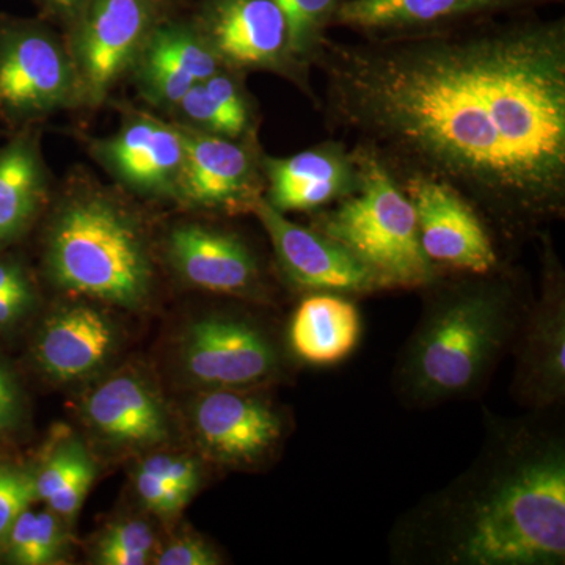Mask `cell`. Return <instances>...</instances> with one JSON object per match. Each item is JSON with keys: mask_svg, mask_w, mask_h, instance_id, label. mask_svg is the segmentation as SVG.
<instances>
[{"mask_svg": "<svg viewBox=\"0 0 565 565\" xmlns=\"http://www.w3.org/2000/svg\"><path fill=\"white\" fill-rule=\"evenodd\" d=\"M141 470L158 476L167 484L193 497L202 484V468L199 460L185 455H154L140 465Z\"/></svg>", "mask_w": 565, "mask_h": 565, "instance_id": "obj_30", "label": "cell"}, {"mask_svg": "<svg viewBox=\"0 0 565 565\" xmlns=\"http://www.w3.org/2000/svg\"><path fill=\"white\" fill-rule=\"evenodd\" d=\"M47 270L55 285L125 308L151 291L147 244L128 212L103 196L66 204L47 237Z\"/></svg>", "mask_w": 565, "mask_h": 565, "instance_id": "obj_5", "label": "cell"}, {"mask_svg": "<svg viewBox=\"0 0 565 565\" xmlns=\"http://www.w3.org/2000/svg\"><path fill=\"white\" fill-rule=\"evenodd\" d=\"M207 93L212 96L223 114L232 121L236 136H243L247 131L248 109L239 88L234 84L232 77L225 76L221 71L203 82Z\"/></svg>", "mask_w": 565, "mask_h": 565, "instance_id": "obj_32", "label": "cell"}, {"mask_svg": "<svg viewBox=\"0 0 565 565\" xmlns=\"http://www.w3.org/2000/svg\"><path fill=\"white\" fill-rule=\"evenodd\" d=\"M35 500V473L17 465L0 463V544L18 516Z\"/></svg>", "mask_w": 565, "mask_h": 565, "instance_id": "obj_28", "label": "cell"}, {"mask_svg": "<svg viewBox=\"0 0 565 565\" xmlns=\"http://www.w3.org/2000/svg\"><path fill=\"white\" fill-rule=\"evenodd\" d=\"M95 470L90 456L79 441L63 445L35 473L36 500L50 501L85 471Z\"/></svg>", "mask_w": 565, "mask_h": 565, "instance_id": "obj_27", "label": "cell"}, {"mask_svg": "<svg viewBox=\"0 0 565 565\" xmlns=\"http://www.w3.org/2000/svg\"><path fill=\"white\" fill-rule=\"evenodd\" d=\"M95 154L121 184L148 196H177L184 147L178 126L134 118L109 139L96 143Z\"/></svg>", "mask_w": 565, "mask_h": 565, "instance_id": "obj_14", "label": "cell"}, {"mask_svg": "<svg viewBox=\"0 0 565 565\" xmlns=\"http://www.w3.org/2000/svg\"><path fill=\"white\" fill-rule=\"evenodd\" d=\"M363 330V315L352 297L307 294L294 308L285 340L294 362L321 370L351 359Z\"/></svg>", "mask_w": 565, "mask_h": 565, "instance_id": "obj_18", "label": "cell"}, {"mask_svg": "<svg viewBox=\"0 0 565 565\" xmlns=\"http://www.w3.org/2000/svg\"><path fill=\"white\" fill-rule=\"evenodd\" d=\"M169 256L182 280L193 288L266 299L258 258L237 234L199 223L177 226L169 236Z\"/></svg>", "mask_w": 565, "mask_h": 565, "instance_id": "obj_13", "label": "cell"}, {"mask_svg": "<svg viewBox=\"0 0 565 565\" xmlns=\"http://www.w3.org/2000/svg\"><path fill=\"white\" fill-rule=\"evenodd\" d=\"M555 412L486 411L470 467L390 531L404 565H564L565 433Z\"/></svg>", "mask_w": 565, "mask_h": 565, "instance_id": "obj_2", "label": "cell"}, {"mask_svg": "<svg viewBox=\"0 0 565 565\" xmlns=\"http://www.w3.org/2000/svg\"><path fill=\"white\" fill-rule=\"evenodd\" d=\"M250 211L266 230L280 273L294 291L338 294L355 300L385 292L377 278L332 237L289 221L259 195Z\"/></svg>", "mask_w": 565, "mask_h": 565, "instance_id": "obj_10", "label": "cell"}, {"mask_svg": "<svg viewBox=\"0 0 565 565\" xmlns=\"http://www.w3.org/2000/svg\"><path fill=\"white\" fill-rule=\"evenodd\" d=\"M542 281L512 344L511 394L527 412L559 411L565 401V274L552 241L542 234Z\"/></svg>", "mask_w": 565, "mask_h": 565, "instance_id": "obj_7", "label": "cell"}, {"mask_svg": "<svg viewBox=\"0 0 565 565\" xmlns=\"http://www.w3.org/2000/svg\"><path fill=\"white\" fill-rule=\"evenodd\" d=\"M18 393L6 367L0 364V434L17 422Z\"/></svg>", "mask_w": 565, "mask_h": 565, "instance_id": "obj_34", "label": "cell"}, {"mask_svg": "<svg viewBox=\"0 0 565 565\" xmlns=\"http://www.w3.org/2000/svg\"><path fill=\"white\" fill-rule=\"evenodd\" d=\"M158 565H217L222 557L214 546L195 535L178 539L154 557Z\"/></svg>", "mask_w": 565, "mask_h": 565, "instance_id": "obj_33", "label": "cell"}, {"mask_svg": "<svg viewBox=\"0 0 565 565\" xmlns=\"http://www.w3.org/2000/svg\"><path fill=\"white\" fill-rule=\"evenodd\" d=\"M151 0H92L74 39L79 93L98 104L120 79L150 35Z\"/></svg>", "mask_w": 565, "mask_h": 565, "instance_id": "obj_12", "label": "cell"}, {"mask_svg": "<svg viewBox=\"0 0 565 565\" xmlns=\"http://www.w3.org/2000/svg\"><path fill=\"white\" fill-rule=\"evenodd\" d=\"M329 117L394 181L456 189L504 239L565 215V22L322 40Z\"/></svg>", "mask_w": 565, "mask_h": 565, "instance_id": "obj_1", "label": "cell"}, {"mask_svg": "<svg viewBox=\"0 0 565 565\" xmlns=\"http://www.w3.org/2000/svg\"><path fill=\"white\" fill-rule=\"evenodd\" d=\"M422 292V316L394 366V394L408 408L475 399L511 352L533 297L503 264L489 274L444 273Z\"/></svg>", "mask_w": 565, "mask_h": 565, "instance_id": "obj_3", "label": "cell"}, {"mask_svg": "<svg viewBox=\"0 0 565 565\" xmlns=\"http://www.w3.org/2000/svg\"><path fill=\"white\" fill-rule=\"evenodd\" d=\"M397 184L414 206L423 250L441 273L489 274L501 266L492 230L456 189L423 177Z\"/></svg>", "mask_w": 565, "mask_h": 565, "instance_id": "obj_11", "label": "cell"}, {"mask_svg": "<svg viewBox=\"0 0 565 565\" xmlns=\"http://www.w3.org/2000/svg\"><path fill=\"white\" fill-rule=\"evenodd\" d=\"M180 128V126H178ZM184 158L177 196L193 207H250V152L228 137L196 128H180Z\"/></svg>", "mask_w": 565, "mask_h": 565, "instance_id": "obj_15", "label": "cell"}, {"mask_svg": "<svg viewBox=\"0 0 565 565\" xmlns=\"http://www.w3.org/2000/svg\"><path fill=\"white\" fill-rule=\"evenodd\" d=\"M156 548V535L140 520L115 523L104 533L96 548V561L104 565H145Z\"/></svg>", "mask_w": 565, "mask_h": 565, "instance_id": "obj_26", "label": "cell"}, {"mask_svg": "<svg viewBox=\"0 0 565 565\" xmlns=\"http://www.w3.org/2000/svg\"><path fill=\"white\" fill-rule=\"evenodd\" d=\"M114 348L115 327L106 315L90 305H70L41 327L35 360L54 381H79L96 373Z\"/></svg>", "mask_w": 565, "mask_h": 565, "instance_id": "obj_19", "label": "cell"}, {"mask_svg": "<svg viewBox=\"0 0 565 565\" xmlns=\"http://www.w3.org/2000/svg\"><path fill=\"white\" fill-rule=\"evenodd\" d=\"M136 490L145 508L161 516L180 514L191 501V497L141 468H137L136 471Z\"/></svg>", "mask_w": 565, "mask_h": 565, "instance_id": "obj_31", "label": "cell"}, {"mask_svg": "<svg viewBox=\"0 0 565 565\" xmlns=\"http://www.w3.org/2000/svg\"><path fill=\"white\" fill-rule=\"evenodd\" d=\"M177 106L195 125L196 129L228 137V139H236L237 136L232 121L223 114L217 103L212 99L203 82L202 84L193 85L191 90L182 96L181 102Z\"/></svg>", "mask_w": 565, "mask_h": 565, "instance_id": "obj_29", "label": "cell"}, {"mask_svg": "<svg viewBox=\"0 0 565 565\" xmlns=\"http://www.w3.org/2000/svg\"><path fill=\"white\" fill-rule=\"evenodd\" d=\"M267 202L280 212H319L340 202L356 188L355 152L343 145L323 143L264 162Z\"/></svg>", "mask_w": 565, "mask_h": 565, "instance_id": "obj_16", "label": "cell"}, {"mask_svg": "<svg viewBox=\"0 0 565 565\" xmlns=\"http://www.w3.org/2000/svg\"><path fill=\"white\" fill-rule=\"evenodd\" d=\"M181 364L199 390L266 388L296 363L286 341L259 319L233 311H212L185 327Z\"/></svg>", "mask_w": 565, "mask_h": 565, "instance_id": "obj_6", "label": "cell"}, {"mask_svg": "<svg viewBox=\"0 0 565 565\" xmlns=\"http://www.w3.org/2000/svg\"><path fill=\"white\" fill-rule=\"evenodd\" d=\"M44 185L35 137L18 134L0 148V245L13 243L29 228L40 210Z\"/></svg>", "mask_w": 565, "mask_h": 565, "instance_id": "obj_23", "label": "cell"}, {"mask_svg": "<svg viewBox=\"0 0 565 565\" xmlns=\"http://www.w3.org/2000/svg\"><path fill=\"white\" fill-rule=\"evenodd\" d=\"M204 40L218 61L237 68H277L291 58L285 18L273 0H217Z\"/></svg>", "mask_w": 565, "mask_h": 565, "instance_id": "obj_17", "label": "cell"}, {"mask_svg": "<svg viewBox=\"0 0 565 565\" xmlns=\"http://www.w3.org/2000/svg\"><path fill=\"white\" fill-rule=\"evenodd\" d=\"M281 11L288 32V52L294 61L315 57L323 29L332 22L341 0H273Z\"/></svg>", "mask_w": 565, "mask_h": 565, "instance_id": "obj_25", "label": "cell"}, {"mask_svg": "<svg viewBox=\"0 0 565 565\" xmlns=\"http://www.w3.org/2000/svg\"><path fill=\"white\" fill-rule=\"evenodd\" d=\"M29 289H32L31 281L20 264L13 259H0V299Z\"/></svg>", "mask_w": 565, "mask_h": 565, "instance_id": "obj_35", "label": "cell"}, {"mask_svg": "<svg viewBox=\"0 0 565 565\" xmlns=\"http://www.w3.org/2000/svg\"><path fill=\"white\" fill-rule=\"evenodd\" d=\"M189 422L206 459L241 470L274 459L289 433L288 414L263 388L200 390Z\"/></svg>", "mask_w": 565, "mask_h": 565, "instance_id": "obj_8", "label": "cell"}, {"mask_svg": "<svg viewBox=\"0 0 565 565\" xmlns=\"http://www.w3.org/2000/svg\"><path fill=\"white\" fill-rule=\"evenodd\" d=\"M61 516L25 509L11 525L2 544L6 559L17 565L57 563L65 548Z\"/></svg>", "mask_w": 565, "mask_h": 565, "instance_id": "obj_24", "label": "cell"}, {"mask_svg": "<svg viewBox=\"0 0 565 565\" xmlns=\"http://www.w3.org/2000/svg\"><path fill=\"white\" fill-rule=\"evenodd\" d=\"M542 2L548 0H341L332 21L353 31L394 35Z\"/></svg>", "mask_w": 565, "mask_h": 565, "instance_id": "obj_22", "label": "cell"}, {"mask_svg": "<svg viewBox=\"0 0 565 565\" xmlns=\"http://www.w3.org/2000/svg\"><path fill=\"white\" fill-rule=\"evenodd\" d=\"M54 2L57 3L58 7H62V9H71V7L76 6L81 0H54Z\"/></svg>", "mask_w": 565, "mask_h": 565, "instance_id": "obj_36", "label": "cell"}, {"mask_svg": "<svg viewBox=\"0 0 565 565\" xmlns=\"http://www.w3.org/2000/svg\"><path fill=\"white\" fill-rule=\"evenodd\" d=\"M79 92L73 58L50 32L0 22V120L22 122L68 106Z\"/></svg>", "mask_w": 565, "mask_h": 565, "instance_id": "obj_9", "label": "cell"}, {"mask_svg": "<svg viewBox=\"0 0 565 565\" xmlns=\"http://www.w3.org/2000/svg\"><path fill=\"white\" fill-rule=\"evenodd\" d=\"M136 63L141 90L152 102L174 106L193 85L221 71V61L207 41L180 25L150 32Z\"/></svg>", "mask_w": 565, "mask_h": 565, "instance_id": "obj_21", "label": "cell"}, {"mask_svg": "<svg viewBox=\"0 0 565 565\" xmlns=\"http://www.w3.org/2000/svg\"><path fill=\"white\" fill-rule=\"evenodd\" d=\"M84 416L103 440L114 445L147 448L170 437L161 399L134 374L115 375L88 394Z\"/></svg>", "mask_w": 565, "mask_h": 565, "instance_id": "obj_20", "label": "cell"}, {"mask_svg": "<svg viewBox=\"0 0 565 565\" xmlns=\"http://www.w3.org/2000/svg\"><path fill=\"white\" fill-rule=\"evenodd\" d=\"M356 188L316 212L313 228L355 256L384 291H422L440 277L419 243L414 206L388 170L356 150Z\"/></svg>", "mask_w": 565, "mask_h": 565, "instance_id": "obj_4", "label": "cell"}]
</instances>
